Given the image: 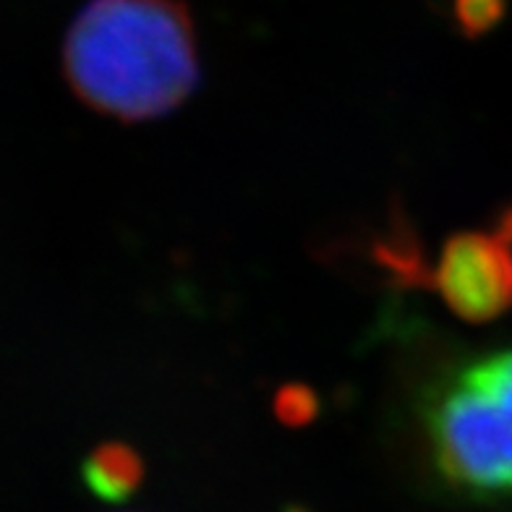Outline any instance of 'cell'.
Listing matches in <instances>:
<instances>
[{
    "label": "cell",
    "mask_w": 512,
    "mask_h": 512,
    "mask_svg": "<svg viewBox=\"0 0 512 512\" xmlns=\"http://www.w3.org/2000/svg\"><path fill=\"white\" fill-rule=\"evenodd\" d=\"M63 74L84 105L118 121L176 110L199 81L189 8L178 0H92L68 29Z\"/></svg>",
    "instance_id": "6da1fadb"
},
{
    "label": "cell",
    "mask_w": 512,
    "mask_h": 512,
    "mask_svg": "<svg viewBox=\"0 0 512 512\" xmlns=\"http://www.w3.org/2000/svg\"><path fill=\"white\" fill-rule=\"evenodd\" d=\"M439 476L473 499H512V348L447 374L426 400Z\"/></svg>",
    "instance_id": "7a4b0ae2"
},
{
    "label": "cell",
    "mask_w": 512,
    "mask_h": 512,
    "mask_svg": "<svg viewBox=\"0 0 512 512\" xmlns=\"http://www.w3.org/2000/svg\"><path fill=\"white\" fill-rule=\"evenodd\" d=\"M429 283L465 322L502 317L512 304V236L502 225L492 233L452 236L429 272Z\"/></svg>",
    "instance_id": "3957f363"
},
{
    "label": "cell",
    "mask_w": 512,
    "mask_h": 512,
    "mask_svg": "<svg viewBox=\"0 0 512 512\" xmlns=\"http://www.w3.org/2000/svg\"><path fill=\"white\" fill-rule=\"evenodd\" d=\"M144 479V463L134 447L108 442L97 447L84 463V481L97 497L121 502L139 489Z\"/></svg>",
    "instance_id": "277c9868"
},
{
    "label": "cell",
    "mask_w": 512,
    "mask_h": 512,
    "mask_svg": "<svg viewBox=\"0 0 512 512\" xmlns=\"http://www.w3.org/2000/svg\"><path fill=\"white\" fill-rule=\"evenodd\" d=\"M317 411V395L309 387H304V384H288V387L280 390V395L275 400L277 418L288 426L309 424V421L317 418Z\"/></svg>",
    "instance_id": "5b68a950"
},
{
    "label": "cell",
    "mask_w": 512,
    "mask_h": 512,
    "mask_svg": "<svg viewBox=\"0 0 512 512\" xmlns=\"http://www.w3.org/2000/svg\"><path fill=\"white\" fill-rule=\"evenodd\" d=\"M505 0H455V16L468 37L486 32L502 16Z\"/></svg>",
    "instance_id": "8992f818"
}]
</instances>
